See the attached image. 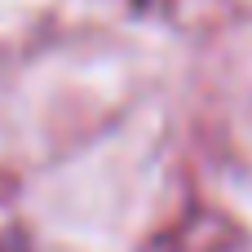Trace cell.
Listing matches in <instances>:
<instances>
[{
    "mask_svg": "<svg viewBox=\"0 0 252 252\" xmlns=\"http://www.w3.org/2000/svg\"><path fill=\"white\" fill-rule=\"evenodd\" d=\"M128 4H133V9H137V13H146V9H155V4H159V0H128Z\"/></svg>",
    "mask_w": 252,
    "mask_h": 252,
    "instance_id": "1",
    "label": "cell"
},
{
    "mask_svg": "<svg viewBox=\"0 0 252 252\" xmlns=\"http://www.w3.org/2000/svg\"><path fill=\"white\" fill-rule=\"evenodd\" d=\"M0 252H4V248H0Z\"/></svg>",
    "mask_w": 252,
    "mask_h": 252,
    "instance_id": "2",
    "label": "cell"
}]
</instances>
